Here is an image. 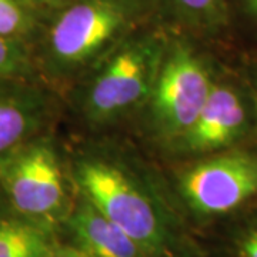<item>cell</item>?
Returning <instances> with one entry per match:
<instances>
[{"instance_id": "6da1fadb", "label": "cell", "mask_w": 257, "mask_h": 257, "mask_svg": "<svg viewBox=\"0 0 257 257\" xmlns=\"http://www.w3.org/2000/svg\"><path fill=\"white\" fill-rule=\"evenodd\" d=\"M70 177L77 193L119 226L145 257H176L183 250L160 193L127 159L86 150L74 157Z\"/></svg>"}, {"instance_id": "7a4b0ae2", "label": "cell", "mask_w": 257, "mask_h": 257, "mask_svg": "<svg viewBox=\"0 0 257 257\" xmlns=\"http://www.w3.org/2000/svg\"><path fill=\"white\" fill-rule=\"evenodd\" d=\"M140 9L139 0H72L45 32V70L57 79L87 73L128 36Z\"/></svg>"}, {"instance_id": "3957f363", "label": "cell", "mask_w": 257, "mask_h": 257, "mask_svg": "<svg viewBox=\"0 0 257 257\" xmlns=\"http://www.w3.org/2000/svg\"><path fill=\"white\" fill-rule=\"evenodd\" d=\"M167 39L157 33L128 35L87 72L79 104L83 117L106 126L146 106Z\"/></svg>"}, {"instance_id": "277c9868", "label": "cell", "mask_w": 257, "mask_h": 257, "mask_svg": "<svg viewBox=\"0 0 257 257\" xmlns=\"http://www.w3.org/2000/svg\"><path fill=\"white\" fill-rule=\"evenodd\" d=\"M55 145L40 135L0 162V193L16 214L52 230L67 220L74 200Z\"/></svg>"}, {"instance_id": "5b68a950", "label": "cell", "mask_w": 257, "mask_h": 257, "mask_svg": "<svg viewBox=\"0 0 257 257\" xmlns=\"http://www.w3.org/2000/svg\"><path fill=\"white\" fill-rule=\"evenodd\" d=\"M216 80L211 64L196 47L179 39L167 40L146 103L153 135L175 145L197 119Z\"/></svg>"}, {"instance_id": "8992f818", "label": "cell", "mask_w": 257, "mask_h": 257, "mask_svg": "<svg viewBox=\"0 0 257 257\" xmlns=\"http://www.w3.org/2000/svg\"><path fill=\"white\" fill-rule=\"evenodd\" d=\"M177 192L200 220L243 210L257 199V153L231 147L202 157L179 175Z\"/></svg>"}, {"instance_id": "52a82bcc", "label": "cell", "mask_w": 257, "mask_h": 257, "mask_svg": "<svg viewBox=\"0 0 257 257\" xmlns=\"http://www.w3.org/2000/svg\"><path fill=\"white\" fill-rule=\"evenodd\" d=\"M253 107L234 83L217 79L190 128L176 142L183 155L207 156L231 149L250 132Z\"/></svg>"}, {"instance_id": "ba28073f", "label": "cell", "mask_w": 257, "mask_h": 257, "mask_svg": "<svg viewBox=\"0 0 257 257\" xmlns=\"http://www.w3.org/2000/svg\"><path fill=\"white\" fill-rule=\"evenodd\" d=\"M49 109L46 97L30 83L0 79V162L39 136Z\"/></svg>"}, {"instance_id": "9c48e42d", "label": "cell", "mask_w": 257, "mask_h": 257, "mask_svg": "<svg viewBox=\"0 0 257 257\" xmlns=\"http://www.w3.org/2000/svg\"><path fill=\"white\" fill-rule=\"evenodd\" d=\"M66 221L77 247L90 257H145L138 244L80 193Z\"/></svg>"}, {"instance_id": "30bf717a", "label": "cell", "mask_w": 257, "mask_h": 257, "mask_svg": "<svg viewBox=\"0 0 257 257\" xmlns=\"http://www.w3.org/2000/svg\"><path fill=\"white\" fill-rule=\"evenodd\" d=\"M52 230L0 207V257H47Z\"/></svg>"}, {"instance_id": "8fae6325", "label": "cell", "mask_w": 257, "mask_h": 257, "mask_svg": "<svg viewBox=\"0 0 257 257\" xmlns=\"http://www.w3.org/2000/svg\"><path fill=\"white\" fill-rule=\"evenodd\" d=\"M160 3L179 22L204 33H216L229 22L226 0H160Z\"/></svg>"}, {"instance_id": "7c38bea8", "label": "cell", "mask_w": 257, "mask_h": 257, "mask_svg": "<svg viewBox=\"0 0 257 257\" xmlns=\"http://www.w3.org/2000/svg\"><path fill=\"white\" fill-rule=\"evenodd\" d=\"M35 32L33 9L22 0H0V36L28 45Z\"/></svg>"}, {"instance_id": "4fadbf2b", "label": "cell", "mask_w": 257, "mask_h": 257, "mask_svg": "<svg viewBox=\"0 0 257 257\" xmlns=\"http://www.w3.org/2000/svg\"><path fill=\"white\" fill-rule=\"evenodd\" d=\"M35 76V62L28 45L0 36V79L30 82Z\"/></svg>"}, {"instance_id": "5bb4252c", "label": "cell", "mask_w": 257, "mask_h": 257, "mask_svg": "<svg viewBox=\"0 0 257 257\" xmlns=\"http://www.w3.org/2000/svg\"><path fill=\"white\" fill-rule=\"evenodd\" d=\"M230 247L234 257H257V209L236 224L230 236Z\"/></svg>"}, {"instance_id": "9a60e30c", "label": "cell", "mask_w": 257, "mask_h": 257, "mask_svg": "<svg viewBox=\"0 0 257 257\" xmlns=\"http://www.w3.org/2000/svg\"><path fill=\"white\" fill-rule=\"evenodd\" d=\"M47 257H90L79 247H52Z\"/></svg>"}, {"instance_id": "2e32d148", "label": "cell", "mask_w": 257, "mask_h": 257, "mask_svg": "<svg viewBox=\"0 0 257 257\" xmlns=\"http://www.w3.org/2000/svg\"><path fill=\"white\" fill-rule=\"evenodd\" d=\"M23 3H26L30 9H36L40 6H50V5H56V3H62L64 0H22Z\"/></svg>"}, {"instance_id": "e0dca14e", "label": "cell", "mask_w": 257, "mask_h": 257, "mask_svg": "<svg viewBox=\"0 0 257 257\" xmlns=\"http://www.w3.org/2000/svg\"><path fill=\"white\" fill-rule=\"evenodd\" d=\"M241 3L248 13L257 19V0H241Z\"/></svg>"}]
</instances>
